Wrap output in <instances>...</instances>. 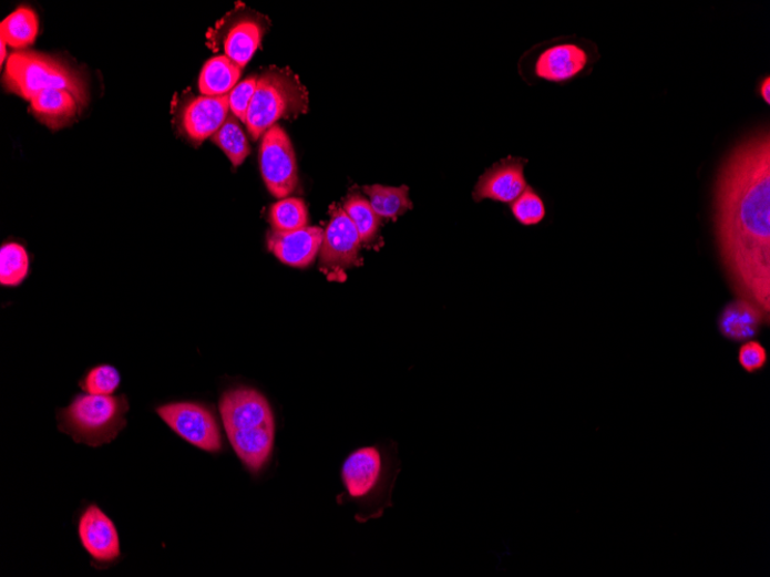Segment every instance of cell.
I'll use <instances>...</instances> for the list:
<instances>
[{
    "instance_id": "5b68a950",
    "label": "cell",
    "mask_w": 770,
    "mask_h": 577,
    "mask_svg": "<svg viewBox=\"0 0 770 577\" xmlns=\"http://www.w3.org/2000/svg\"><path fill=\"white\" fill-rule=\"evenodd\" d=\"M308 105V92L298 75L288 68H270L256 81L246 119L248 133L259 140L279 120L306 113Z\"/></svg>"
},
{
    "instance_id": "cb8c5ba5",
    "label": "cell",
    "mask_w": 770,
    "mask_h": 577,
    "mask_svg": "<svg viewBox=\"0 0 770 577\" xmlns=\"http://www.w3.org/2000/svg\"><path fill=\"white\" fill-rule=\"evenodd\" d=\"M269 219L277 233H292L307 227L308 213L304 200L295 197L283 198L273 206Z\"/></svg>"
},
{
    "instance_id": "9a60e30c",
    "label": "cell",
    "mask_w": 770,
    "mask_h": 577,
    "mask_svg": "<svg viewBox=\"0 0 770 577\" xmlns=\"http://www.w3.org/2000/svg\"><path fill=\"white\" fill-rule=\"evenodd\" d=\"M769 319L753 302L737 298L728 303L718 319L721 336L732 342H746L757 338Z\"/></svg>"
},
{
    "instance_id": "52a82bcc",
    "label": "cell",
    "mask_w": 770,
    "mask_h": 577,
    "mask_svg": "<svg viewBox=\"0 0 770 577\" xmlns=\"http://www.w3.org/2000/svg\"><path fill=\"white\" fill-rule=\"evenodd\" d=\"M260 166L268 190L277 198L289 197L298 185V166L292 142L279 125L263 137Z\"/></svg>"
},
{
    "instance_id": "9c48e42d",
    "label": "cell",
    "mask_w": 770,
    "mask_h": 577,
    "mask_svg": "<svg viewBox=\"0 0 770 577\" xmlns=\"http://www.w3.org/2000/svg\"><path fill=\"white\" fill-rule=\"evenodd\" d=\"M361 240L352 220L341 207L331 209L321 246V268L343 271L361 265Z\"/></svg>"
},
{
    "instance_id": "8fae6325",
    "label": "cell",
    "mask_w": 770,
    "mask_h": 577,
    "mask_svg": "<svg viewBox=\"0 0 770 577\" xmlns=\"http://www.w3.org/2000/svg\"><path fill=\"white\" fill-rule=\"evenodd\" d=\"M526 164L527 159L512 156L494 164L480 177L473 192L474 200L493 199L511 205L528 187Z\"/></svg>"
},
{
    "instance_id": "7c38bea8",
    "label": "cell",
    "mask_w": 770,
    "mask_h": 577,
    "mask_svg": "<svg viewBox=\"0 0 770 577\" xmlns=\"http://www.w3.org/2000/svg\"><path fill=\"white\" fill-rule=\"evenodd\" d=\"M589 63V54L577 43H559L542 51L534 64L537 79L563 83L581 75Z\"/></svg>"
},
{
    "instance_id": "e0dca14e",
    "label": "cell",
    "mask_w": 770,
    "mask_h": 577,
    "mask_svg": "<svg viewBox=\"0 0 770 577\" xmlns=\"http://www.w3.org/2000/svg\"><path fill=\"white\" fill-rule=\"evenodd\" d=\"M243 69L229 56L217 55L204 66L198 79V91L204 96H224L238 84Z\"/></svg>"
},
{
    "instance_id": "30bf717a",
    "label": "cell",
    "mask_w": 770,
    "mask_h": 577,
    "mask_svg": "<svg viewBox=\"0 0 770 577\" xmlns=\"http://www.w3.org/2000/svg\"><path fill=\"white\" fill-rule=\"evenodd\" d=\"M78 534L83 549L99 565H110L121 557V540L115 524L96 505L80 516Z\"/></svg>"
},
{
    "instance_id": "7a4b0ae2",
    "label": "cell",
    "mask_w": 770,
    "mask_h": 577,
    "mask_svg": "<svg viewBox=\"0 0 770 577\" xmlns=\"http://www.w3.org/2000/svg\"><path fill=\"white\" fill-rule=\"evenodd\" d=\"M401 470L397 444L392 441L355 450L341 466L345 494L338 497V504H356L359 524L381 517L393 506L392 493Z\"/></svg>"
},
{
    "instance_id": "ac0fdd59",
    "label": "cell",
    "mask_w": 770,
    "mask_h": 577,
    "mask_svg": "<svg viewBox=\"0 0 770 577\" xmlns=\"http://www.w3.org/2000/svg\"><path fill=\"white\" fill-rule=\"evenodd\" d=\"M264 33V28L259 22L244 20L236 23L225 38V55L244 69L256 50L259 49Z\"/></svg>"
},
{
    "instance_id": "4fadbf2b",
    "label": "cell",
    "mask_w": 770,
    "mask_h": 577,
    "mask_svg": "<svg viewBox=\"0 0 770 577\" xmlns=\"http://www.w3.org/2000/svg\"><path fill=\"white\" fill-rule=\"evenodd\" d=\"M325 230L307 226L292 233H273L268 236V248L284 265L306 268L318 255Z\"/></svg>"
},
{
    "instance_id": "83f0119b",
    "label": "cell",
    "mask_w": 770,
    "mask_h": 577,
    "mask_svg": "<svg viewBox=\"0 0 770 577\" xmlns=\"http://www.w3.org/2000/svg\"><path fill=\"white\" fill-rule=\"evenodd\" d=\"M256 81L258 78H249L238 83L229 94L230 111L234 117L246 125L247 112L251 103Z\"/></svg>"
},
{
    "instance_id": "f1b7e54d",
    "label": "cell",
    "mask_w": 770,
    "mask_h": 577,
    "mask_svg": "<svg viewBox=\"0 0 770 577\" xmlns=\"http://www.w3.org/2000/svg\"><path fill=\"white\" fill-rule=\"evenodd\" d=\"M759 96L766 102L770 103V78L766 75L759 83Z\"/></svg>"
},
{
    "instance_id": "603a6c76",
    "label": "cell",
    "mask_w": 770,
    "mask_h": 577,
    "mask_svg": "<svg viewBox=\"0 0 770 577\" xmlns=\"http://www.w3.org/2000/svg\"><path fill=\"white\" fill-rule=\"evenodd\" d=\"M30 272V256L19 244H7L0 249V284L19 286Z\"/></svg>"
},
{
    "instance_id": "6da1fadb",
    "label": "cell",
    "mask_w": 770,
    "mask_h": 577,
    "mask_svg": "<svg viewBox=\"0 0 770 577\" xmlns=\"http://www.w3.org/2000/svg\"><path fill=\"white\" fill-rule=\"evenodd\" d=\"M715 227L722 265L738 298L770 320V133L741 141L720 167Z\"/></svg>"
},
{
    "instance_id": "f546056e",
    "label": "cell",
    "mask_w": 770,
    "mask_h": 577,
    "mask_svg": "<svg viewBox=\"0 0 770 577\" xmlns=\"http://www.w3.org/2000/svg\"><path fill=\"white\" fill-rule=\"evenodd\" d=\"M0 44H2V56H0V63L4 64L7 60V43L2 40L0 41Z\"/></svg>"
},
{
    "instance_id": "ffe728a7",
    "label": "cell",
    "mask_w": 770,
    "mask_h": 577,
    "mask_svg": "<svg viewBox=\"0 0 770 577\" xmlns=\"http://www.w3.org/2000/svg\"><path fill=\"white\" fill-rule=\"evenodd\" d=\"M38 33V16L32 9L25 7L16 10L0 24V35H2L0 40L18 51L32 45Z\"/></svg>"
},
{
    "instance_id": "7402d4cb",
    "label": "cell",
    "mask_w": 770,
    "mask_h": 577,
    "mask_svg": "<svg viewBox=\"0 0 770 577\" xmlns=\"http://www.w3.org/2000/svg\"><path fill=\"white\" fill-rule=\"evenodd\" d=\"M213 142L218 146L234 166H239L250 154L248 140L236 121L229 115L223 126L212 136Z\"/></svg>"
},
{
    "instance_id": "8992f818",
    "label": "cell",
    "mask_w": 770,
    "mask_h": 577,
    "mask_svg": "<svg viewBox=\"0 0 770 577\" xmlns=\"http://www.w3.org/2000/svg\"><path fill=\"white\" fill-rule=\"evenodd\" d=\"M127 412L124 395L79 394L59 412V426L75 443L99 447L120 435L127 424Z\"/></svg>"
},
{
    "instance_id": "ba28073f",
    "label": "cell",
    "mask_w": 770,
    "mask_h": 577,
    "mask_svg": "<svg viewBox=\"0 0 770 577\" xmlns=\"http://www.w3.org/2000/svg\"><path fill=\"white\" fill-rule=\"evenodd\" d=\"M160 418L193 446L211 453L222 450V436L215 416L196 402H173L157 409Z\"/></svg>"
},
{
    "instance_id": "2e32d148",
    "label": "cell",
    "mask_w": 770,
    "mask_h": 577,
    "mask_svg": "<svg viewBox=\"0 0 770 577\" xmlns=\"http://www.w3.org/2000/svg\"><path fill=\"white\" fill-rule=\"evenodd\" d=\"M37 117L51 128H61L74 121L79 112L75 96L64 90L41 92L31 101Z\"/></svg>"
},
{
    "instance_id": "d6986e66",
    "label": "cell",
    "mask_w": 770,
    "mask_h": 577,
    "mask_svg": "<svg viewBox=\"0 0 770 577\" xmlns=\"http://www.w3.org/2000/svg\"><path fill=\"white\" fill-rule=\"evenodd\" d=\"M341 208L345 209L358 229L361 245L378 248L381 245V218L370 206L368 198L360 194H350Z\"/></svg>"
},
{
    "instance_id": "3957f363",
    "label": "cell",
    "mask_w": 770,
    "mask_h": 577,
    "mask_svg": "<svg viewBox=\"0 0 770 577\" xmlns=\"http://www.w3.org/2000/svg\"><path fill=\"white\" fill-rule=\"evenodd\" d=\"M219 412L227 437L250 473H259L268 463L275 442V421L268 400L250 388L225 392Z\"/></svg>"
},
{
    "instance_id": "484cf974",
    "label": "cell",
    "mask_w": 770,
    "mask_h": 577,
    "mask_svg": "<svg viewBox=\"0 0 770 577\" xmlns=\"http://www.w3.org/2000/svg\"><path fill=\"white\" fill-rule=\"evenodd\" d=\"M510 210L515 219L524 226H535L546 217L544 199L532 188L527 189L510 205Z\"/></svg>"
},
{
    "instance_id": "d4e9b609",
    "label": "cell",
    "mask_w": 770,
    "mask_h": 577,
    "mask_svg": "<svg viewBox=\"0 0 770 577\" xmlns=\"http://www.w3.org/2000/svg\"><path fill=\"white\" fill-rule=\"evenodd\" d=\"M121 382V373L116 368L102 364L85 373L80 388L89 394L112 395L120 389Z\"/></svg>"
},
{
    "instance_id": "277c9868",
    "label": "cell",
    "mask_w": 770,
    "mask_h": 577,
    "mask_svg": "<svg viewBox=\"0 0 770 577\" xmlns=\"http://www.w3.org/2000/svg\"><path fill=\"white\" fill-rule=\"evenodd\" d=\"M4 80L8 90L32 101L41 92L64 90L72 93L79 104L89 102V85L82 74L66 63L48 54L20 50L8 60Z\"/></svg>"
},
{
    "instance_id": "4316f807",
    "label": "cell",
    "mask_w": 770,
    "mask_h": 577,
    "mask_svg": "<svg viewBox=\"0 0 770 577\" xmlns=\"http://www.w3.org/2000/svg\"><path fill=\"white\" fill-rule=\"evenodd\" d=\"M738 363L741 369L751 374L762 371L768 363L764 346L754 339L743 342L738 351Z\"/></svg>"
},
{
    "instance_id": "44dd1931",
    "label": "cell",
    "mask_w": 770,
    "mask_h": 577,
    "mask_svg": "<svg viewBox=\"0 0 770 577\" xmlns=\"http://www.w3.org/2000/svg\"><path fill=\"white\" fill-rule=\"evenodd\" d=\"M370 206L380 218L396 220L413 208L409 187H386L381 185L365 186Z\"/></svg>"
},
{
    "instance_id": "5bb4252c",
    "label": "cell",
    "mask_w": 770,
    "mask_h": 577,
    "mask_svg": "<svg viewBox=\"0 0 770 577\" xmlns=\"http://www.w3.org/2000/svg\"><path fill=\"white\" fill-rule=\"evenodd\" d=\"M229 95L199 96L182 114V127L189 140L202 143L212 137L229 117Z\"/></svg>"
}]
</instances>
